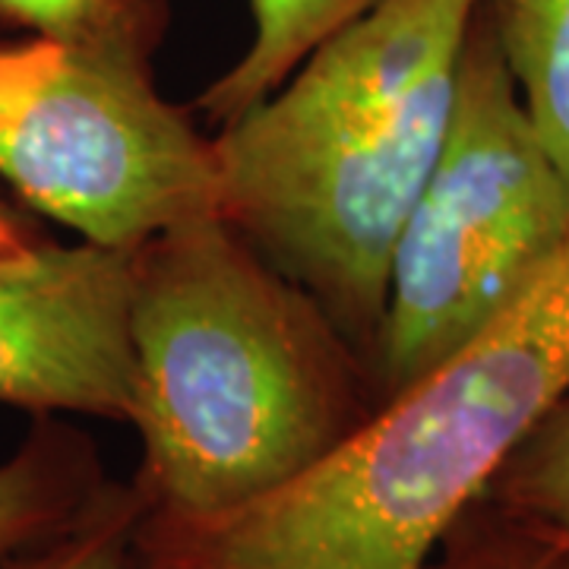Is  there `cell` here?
I'll use <instances>...</instances> for the list:
<instances>
[{
    "mask_svg": "<svg viewBox=\"0 0 569 569\" xmlns=\"http://www.w3.org/2000/svg\"><path fill=\"white\" fill-rule=\"evenodd\" d=\"M146 507L222 512L301 475L377 408L367 358L317 298L206 212L130 253Z\"/></svg>",
    "mask_w": 569,
    "mask_h": 569,
    "instance_id": "obj_1",
    "label": "cell"
},
{
    "mask_svg": "<svg viewBox=\"0 0 569 569\" xmlns=\"http://www.w3.org/2000/svg\"><path fill=\"white\" fill-rule=\"evenodd\" d=\"M478 3L377 0L212 133L216 216L310 291L367 365Z\"/></svg>",
    "mask_w": 569,
    "mask_h": 569,
    "instance_id": "obj_2",
    "label": "cell"
},
{
    "mask_svg": "<svg viewBox=\"0 0 569 569\" xmlns=\"http://www.w3.org/2000/svg\"><path fill=\"white\" fill-rule=\"evenodd\" d=\"M567 387L569 244L488 329L291 481L222 512L142 509L130 569H430Z\"/></svg>",
    "mask_w": 569,
    "mask_h": 569,
    "instance_id": "obj_3",
    "label": "cell"
},
{
    "mask_svg": "<svg viewBox=\"0 0 569 569\" xmlns=\"http://www.w3.org/2000/svg\"><path fill=\"white\" fill-rule=\"evenodd\" d=\"M569 244V181L478 3L447 140L389 253L370 351L377 406L468 346Z\"/></svg>",
    "mask_w": 569,
    "mask_h": 569,
    "instance_id": "obj_4",
    "label": "cell"
},
{
    "mask_svg": "<svg viewBox=\"0 0 569 569\" xmlns=\"http://www.w3.org/2000/svg\"><path fill=\"white\" fill-rule=\"evenodd\" d=\"M159 36L0 41V178L82 241L133 250L216 212L212 137L152 80Z\"/></svg>",
    "mask_w": 569,
    "mask_h": 569,
    "instance_id": "obj_5",
    "label": "cell"
},
{
    "mask_svg": "<svg viewBox=\"0 0 569 569\" xmlns=\"http://www.w3.org/2000/svg\"><path fill=\"white\" fill-rule=\"evenodd\" d=\"M130 253L36 241L0 257L3 406L130 425Z\"/></svg>",
    "mask_w": 569,
    "mask_h": 569,
    "instance_id": "obj_6",
    "label": "cell"
},
{
    "mask_svg": "<svg viewBox=\"0 0 569 569\" xmlns=\"http://www.w3.org/2000/svg\"><path fill=\"white\" fill-rule=\"evenodd\" d=\"M108 475L96 443L58 415H36L20 449L0 462V567L63 531Z\"/></svg>",
    "mask_w": 569,
    "mask_h": 569,
    "instance_id": "obj_7",
    "label": "cell"
},
{
    "mask_svg": "<svg viewBox=\"0 0 569 569\" xmlns=\"http://www.w3.org/2000/svg\"><path fill=\"white\" fill-rule=\"evenodd\" d=\"M373 3L377 0H250L253 39L219 80L206 86L190 111H200L212 127L234 121L282 86L320 41Z\"/></svg>",
    "mask_w": 569,
    "mask_h": 569,
    "instance_id": "obj_8",
    "label": "cell"
},
{
    "mask_svg": "<svg viewBox=\"0 0 569 569\" xmlns=\"http://www.w3.org/2000/svg\"><path fill=\"white\" fill-rule=\"evenodd\" d=\"M531 121L569 181V0H481Z\"/></svg>",
    "mask_w": 569,
    "mask_h": 569,
    "instance_id": "obj_9",
    "label": "cell"
},
{
    "mask_svg": "<svg viewBox=\"0 0 569 569\" xmlns=\"http://www.w3.org/2000/svg\"><path fill=\"white\" fill-rule=\"evenodd\" d=\"M481 500L569 545V387L509 449Z\"/></svg>",
    "mask_w": 569,
    "mask_h": 569,
    "instance_id": "obj_10",
    "label": "cell"
},
{
    "mask_svg": "<svg viewBox=\"0 0 569 569\" xmlns=\"http://www.w3.org/2000/svg\"><path fill=\"white\" fill-rule=\"evenodd\" d=\"M146 497L133 478H108L67 529L39 548L22 550L0 569H130V545Z\"/></svg>",
    "mask_w": 569,
    "mask_h": 569,
    "instance_id": "obj_11",
    "label": "cell"
},
{
    "mask_svg": "<svg viewBox=\"0 0 569 569\" xmlns=\"http://www.w3.org/2000/svg\"><path fill=\"white\" fill-rule=\"evenodd\" d=\"M430 569H569V548L478 497L447 531Z\"/></svg>",
    "mask_w": 569,
    "mask_h": 569,
    "instance_id": "obj_12",
    "label": "cell"
},
{
    "mask_svg": "<svg viewBox=\"0 0 569 569\" xmlns=\"http://www.w3.org/2000/svg\"><path fill=\"white\" fill-rule=\"evenodd\" d=\"M0 26L41 39H108L168 32V0H0Z\"/></svg>",
    "mask_w": 569,
    "mask_h": 569,
    "instance_id": "obj_13",
    "label": "cell"
},
{
    "mask_svg": "<svg viewBox=\"0 0 569 569\" xmlns=\"http://www.w3.org/2000/svg\"><path fill=\"white\" fill-rule=\"evenodd\" d=\"M36 241H41V238L32 231V224L22 222L20 216L0 200V257L20 253V250L32 247Z\"/></svg>",
    "mask_w": 569,
    "mask_h": 569,
    "instance_id": "obj_14",
    "label": "cell"
},
{
    "mask_svg": "<svg viewBox=\"0 0 569 569\" xmlns=\"http://www.w3.org/2000/svg\"><path fill=\"white\" fill-rule=\"evenodd\" d=\"M560 545H563V541H560ZM567 548H569V545H567Z\"/></svg>",
    "mask_w": 569,
    "mask_h": 569,
    "instance_id": "obj_15",
    "label": "cell"
}]
</instances>
